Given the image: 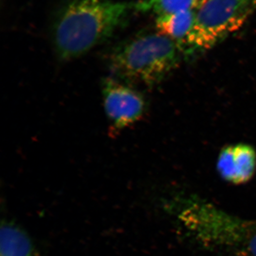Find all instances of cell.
<instances>
[{
  "mask_svg": "<svg viewBox=\"0 0 256 256\" xmlns=\"http://www.w3.org/2000/svg\"><path fill=\"white\" fill-rule=\"evenodd\" d=\"M133 2L114 0H66L54 20L57 55L69 60L110 38L127 22Z\"/></svg>",
  "mask_w": 256,
  "mask_h": 256,
  "instance_id": "7a4b0ae2",
  "label": "cell"
},
{
  "mask_svg": "<svg viewBox=\"0 0 256 256\" xmlns=\"http://www.w3.org/2000/svg\"><path fill=\"white\" fill-rule=\"evenodd\" d=\"M218 174L235 185L248 182L256 171V152L249 144L227 146L220 151L216 162Z\"/></svg>",
  "mask_w": 256,
  "mask_h": 256,
  "instance_id": "8992f818",
  "label": "cell"
},
{
  "mask_svg": "<svg viewBox=\"0 0 256 256\" xmlns=\"http://www.w3.org/2000/svg\"><path fill=\"white\" fill-rule=\"evenodd\" d=\"M256 10V0H208L196 12L184 44L210 50L238 31Z\"/></svg>",
  "mask_w": 256,
  "mask_h": 256,
  "instance_id": "277c9868",
  "label": "cell"
},
{
  "mask_svg": "<svg viewBox=\"0 0 256 256\" xmlns=\"http://www.w3.org/2000/svg\"><path fill=\"white\" fill-rule=\"evenodd\" d=\"M196 12L184 11L156 16V26L161 34L178 44H184L196 20Z\"/></svg>",
  "mask_w": 256,
  "mask_h": 256,
  "instance_id": "ba28073f",
  "label": "cell"
},
{
  "mask_svg": "<svg viewBox=\"0 0 256 256\" xmlns=\"http://www.w3.org/2000/svg\"><path fill=\"white\" fill-rule=\"evenodd\" d=\"M104 109L111 124L117 130L130 126L142 117L146 102L140 92L117 79L102 82Z\"/></svg>",
  "mask_w": 256,
  "mask_h": 256,
  "instance_id": "5b68a950",
  "label": "cell"
},
{
  "mask_svg": "<svg viewBox=\"0 0 256 256\" xmlns=\"http://www.w3.org/2000/svg\"><path fill=\"white\" fill-rule=\"evenodd\" d=\"M208 0H138L133 2V11L160 15L178 12H197Z\"/></svg>",
  "mask_w": 256,
  "mask_h": 256,
  "instance_id": "9c48e42d",
  "label": "cell"
},
{
  "mask_svg": "<svg viewBox=\"0 0 256 256\" xmlns=\"http://www.w3.org/2000/svg\"><path fill=\"white\" fill-rule=\"evenodd\" d=\"M0 244V256H40L28 232L11 220L2 222Z\"/></svg>",
  "mask_w": 256,
  "mask_h": 256,
  "instance_id": "52a82bcc",
  "label": "cell"
},
{
  "mask_svg": "<svg viewBox=\"0 0 256 256\" xmlns=\"http://www.w3.org/2000/svg\"><path fill=\"white\" fill-rule=\"evenodd\" d=\"M164 206L197 245L227 256H256V220L230 214L194 194H178Z\"/></svg>",
  "mask_w": 256,
  "mask_h": 256,
  "instance_id": "6da1fadb",
  "label": "cell"
},
{
  "mask_svg": "<svg viewBox=\"0 0 256 256\" xmlns=\"http://www.w3.org/2000/svg\"><path fill=\"white\" fill-rule=\"evenodd\" d=\"M180 60L178 44L158 33L139 35L116 45L108 63L120 82L151 86L166 78Z\"/></svg>",
  "mask_w": 256,
  "mask_h": 256,
  "instance_id": "3957f363",
  "label": "cell"
}]
</instances>
